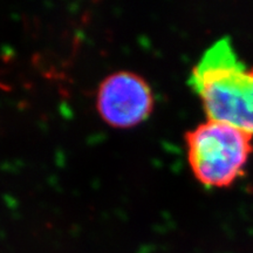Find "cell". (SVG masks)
<instances>
[{
  "label": "cell",
  "mask_w": 253,
  "mask_h": 253,
  "mask_svg": "<svg viewBox=\"0 0 253 253\" xmlns=\"http://www.w3.org/2000/svg\"><path fill=\"white\" fill-rule=\"evenodd\" d=\"M188 163L205 188L231 186L244 176L253 137L227 123L205 120L185 132Z\"/></svg>",
  "instance_id": "obj_2"
},
{
  "label": "cell",
  "mask_w": 253,
  "mask_h": 253,
  "mask_svg": "<svg viewBox=\"0 0 253 253\" xmlns=\"http://www.w3.org/2000/svg\"><path fill=\"white\" fill-rule=\"evenodd\" d=\"M154 94L141 75L128 71L113 73L101 82L97 112L115 128H130L143 122L154 109Z\"/></svg>",
  "instance_id": "obj_3"
},
{
  "label": "cell",
  "mask_w": 253,
  "mask_h": 253,
  "mask_svg": "<svg viewBox=\"0 0 253 253\" xmlns=\"http://www.w3.org/2000/svg\"><path fill=\"white\" fill-rule=\"evenodd\" d=\"M188 84L208 120L227 123L253 137V66L240 58L229 37L204 50Z\"/></svg>",
  "instance_id": "obj_1"
}]
</instances>
